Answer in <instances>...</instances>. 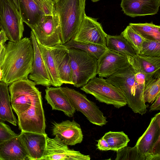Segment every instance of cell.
I'll use <instances>...</instances> for the list:
<instances>
[{"label": "cell", "instance_id": "6da1fadb", "mask_svg": "<svg viewBox=\"0 0 160 160\" xmlns=\"http://www.w3.org/2000/svg\"><path fill=\"white\" fill-rule=\"evenodd\" d=\"M34 57L30 38L25 37L18 42L9 41L0 54L1 81L9 86L21 79H28L31 72Z\"/></svg>", "mask_w": 160, "mask_h": 160}, {"label": "cell", "instance_id": "7a4b0ae2", "mask_svg": "<svg viewBox=\"0 0 160 160\" xmlns=\"http://www.w3.org/2000/svg\"><path fill=\"white\" fill-rule=\"evenodd\" d=\"M105 79L122 92L127 104L134 112L141 115L146 113L148 106L143 98L146 80L143 73L130 64Z\"/></svg>", "mask_w": 160, "mask_h": 160}, {"label": "cell", "instance_id": "3957f363", "mask_svg": "<svg viewBox=\"0 0 160 160\" xmlns=\"http://www.w3.org/2000/svg\"><path fill=\"white\" fill-rule=\"evenodd\" d=\"M59 18L62 44L74 39L84 16V0H59L54 4Z\"/></svg>", "mask_w": 160, "mask_h": 160}, {"label": "cell", "instance_id": "277c9868", "mask_svg": "<svg viewBox=\"0 0 160 160\" xmlns=\"http://www.w3.org/2000/svg\"><path fill=\"white\" fill-rule=\"evenodd\" d=\"M36 85L28 79L17 81L9 85L11 106L17 116L34 106L42 105L41 92Z\"/></svg>", "mask_w": 160, "mask_h": 160}, {"label": "cell", "instance_id": "5b68a950", "mask_svg": "<svg viewBox=\"0 0 160 160\" xmlns=\"http://www.w3.org/2000/svg\"><path fill=\"white\" fill-rule=\"evenodd\" d=\"M70 58L73 85L82 87L97 75L98 59L79 49L68 48Z\"/></svg>", "mask_w": 160, "mask_h": 160}, {"label": "cell", "instance_id": "8992f818", "mask_svg": "<svg viewBox=\"0 0 160 160\" xmlns=\"http://www.w3.org/2000/svg\"><path fill=\"white\" fill-rule=\"evenodd\" d=\"M81 89L94 96L99 102L112 105L117 108L127 104L122 92L102 77H94L82 87Z\"/></svg>", "mask_w": 160, "mask_h": 160}, {"label": "cell", "instance_id": "52a82bcc", "mask_svg": "<svg viewBox=\"0 0 160 160\" xmlns=\"http://www.w3.org/2000/svg\"><path fill=\"white\" fill-rule=\"evenodd\" d=\"M0 23L9 41L16 42L22 38L23 22L12 0H0Z\"/></svg>", "mask_w": 160, "mask_h": 160}, {"label": "cell", "instance_id": "ba28073f", "mask_svg": "<svg viewBox=\"0 0 160 160\" xmlns=\"http://www.w3.org/2000/svg\"><path fill=\"white\" fill-rule=\"evenodd\" d=\"M76 110L81 112L91 123L100 126L105 125L107 118L96 104L85 95L67 87H62Z\"/></svg>", "mask_w": 160, "mask_h": 160}, {"label": "cell", "instance_id": "9c48e42d", "mask_svg": "<svg viewBox=\"0 0 160 160\" xmlns=\"http://www.w3.org/2000/svg\"><path fill=\"white\" fill-rule=\"evenodd\" d=\"M31 30L38 42L42 45L51 47L62 44L60 20L55 11L52 14L44 16Z\"/></svg>", "mask_w": 160, "mask_h": 160}, {"label": "cell", "instance_id": "30bf717a", "mask_svg": "<svg viewBox=\"0 0 160 160\" xmlns=\"http://www.w3.org/2000/svg\"><path fill=\"white\" fill-rule=\"evenodd\" d=\"M23 22L32 29L43 16L55 12L54 4L50 0H17Z\"/></svg>", "mask_w": 160, "mask_h": 160}, {"label": "cell", "instance_id": "8fae6325", "mask_svg": "<svg viewBox=\"0 0 160 160\" xmlns=\"http://www.w3.org/2000/svg\"><path fill=\"white\" fill-rule=\"evenodd\" d=\"M68 145L56 136L47 137L46 146L40 160H90V156L79 151L70 149Z\"/></svg>", "mask_w": 160, "mask_h": 160}, {"label": "cell", "instance_id": "7c38bea8", "mask_svg": "<svg viewBox=\"0 0 160 160\" xmlns=\"http://www.w3.org/2000/svg\"><path fill=\"white\" fill-rule=\"evenodd\" d=\"M107 34L97 19L85 15L74 39L80 42L91 43L107 47Z\"/></svg>", "mask_w": 160, "mask_h": 160}, {"label": "cell", "instance_id": "4fadbf2b", "mask_svg": "<svg viewBox=\"0 0 160 160\" xmlns=\"http://www.w3.org/2000/svg\"><path fill=\"white\" fill-rule=\"evenodd\" d=\"M130 65L127 57L107 48L98 59L97 74L99 77L107 78Z\"/></svg>", "mask_w": 160, "mask_h": 160}, {"label": "cell", "instance_id": "5bb4252c", "mask_svg": "<svg viewBox=\"0 0 160 160\" xmlns=\"http://www.w3.org/2000/svg\"><path fill=\"white\" fill-rule=\"evenodd\" d=\"M34 51V57L32 71L29 75V79L33 81L36 85L46 87L52 85V82L47 71L40 48L33 32L31 30L30 38Z\"/></svg>", "mask_w": 160, "mask_h": 160}, {"label": "cell", "instance_id": "9a60e30c", "mask_svg": "<svg viewBox=\"0 0 160 160\" xmlns=\"http://www.w3.org/2000/svg\"><path fill=\"white\" fill-rule=\"evenodd\" d=\"M52 132L54 136L60 138L68 145L81 143L83 139L80 126L74 120L53 123Z\"/></svg>", "mask_w": 160, "mask_h": 160}, {"label": "cell", "instance_id": "2e32d148", "mask_svg": "<svg viewBox=\"0 0 160 160\" xmlns=\"http://www.w3.org/2000/svg\"><path fill=\"white\" fill-rule=\"evenodd\" d=\"M160 0H122L120 6L126 15L132 18L158 13Z\"/></svg>", "mask_w": 160, "mask_h": 160}, {"label": "cell", "instance_id": "e0dca14e", "mask_svg": "<svg viewBox=\"0 0 160 160\" xmlns=\"http://www.w3.org/2000/svg\"><path fill=\"white\" fill-rule=\"evenodd\" d=\"M28 154L29 160H40L46 149L47 135L21 131L19 135Z\"/></svg>", "mask_w": 160, "mask_h": 160}, {"label": "cell", "instance_id": "ac0fdd59", "mask_svg": "<svg viewBox=\"0 0 160 160\" xmlns=\"http://www.w3.org/2000/svg\"><path fill=\"white\" fill-rule=\"evenodd\" d=\"M45 91V98L52 110L62 111L69 117L74 116L76 110L62 87H47Z\"/></svg>", "mask_w": 160, "mask_h": 160}, {"label": "cell", "instance_id": "d6986e66", "mask_svg": "<svg viewBox=\"0 0 160 160\" xmlns=\"http://www.w3.org/2000/svg\"><path fill=\"white\" fill-rule=\"evenodd\" d=\"M52 48L61 81L63 84L73 85L68 49L62 44L52 47Z\"/></svg>", "mask_w": 160, "mask_h": 160}, {"label": "cell", "instance_id": "ffe728a7", "mask_svg": "<svg viewBox=\"0 0 160 160\" xmlns=\"http://www.w3.org/2000/svg\"><path fill=\"white\" fill-rule=\"evenodd\" d=\"M128 59L131 65L145 75L146 81L160 77V57H147L137 54Z\"/></svg>", "mask_w": 160, "mask_h": 160}, {"label": "cell", "instance_id": "44dd1931", "mask_svg": "<svg viewBox=\"0 0 160 160\" xmlns=\"http://www.w3.org/2000/svg\"><path fill=\"white\" fill-rule=\"evenodd\" d=\"M26 160L28 154L19 135L0 144V160Z\"/></svg>", "mask_w": 160, "mask_h": 160}, {"label": "cell", "instance_id": "7402d4cb", "mask_svg": "<svg viewBox=\"0 0 160 160\" xmlns=\"http://www.w3.org/2000/svg\"><path fill=\"white\" fill-rule=\"evenodd\" d=\"M160 136V126L155 117L152 118L145 131L138 139L135 146L139 153L146 157L148 154L154 143Z\"/></svg>", "mask_w": 160, "mask_h": 160}, {"label": "cell", "instance_id": "603a6c76", "mask_svg": "<svg viewBox=\"0 0 160 160\" xmlns=\"http://www.w3.org/2000/svg\"><path fill=\"white\" fill-rule=\"evenodd\" d=\"M8 85L0 82V120L8 122L16 126L17 119L14 114L9 94Z\"/></svg>", "mask_w": 160, "mask_h": 160}, {"label": "cell", "instance_id": "cb8c5ba5", "mask_svg": "<svg viewBox=\"0 0 160 160\" xmlns=\"http://www.w3.org/2000/svg\"><path fill=\"white\" fill-rule=\"evenodd\" d=\"M106 44L108 49L118 52L127 58H133L137 54L131 45L121 35H111L107 34Z\"/></svg>", "mask_w": 160, "mask_h": 160}, {"label": "cell", "instance_id": "d4e9b609", "mask_svg": "<svg viewBox=\"0 0 160 160\" xmlns=\"http://www.w3.org/2000/svg\"><path fill=\"white\" fill-rule=\"evenodd\" d=\"M38 43L50 78L52 86L55 87H61L63 84L59 78L52 54V47H48Z\"/></svg>", "mask_w": 160, "mask_h": 160}, {"label": "cell", "instance_id": "484cf974", "mask_svg": "<svg viewBox=\"0 0 160 160\" xmlns=\"http://www.w3.org/2000/svg\"><path fill=\"white\" fill-rule=\"evenodd\" d=\"M129 25L145 40L160 41V26L152 22L145 23H130Z\"/></svg>", "mask_w": 160, "mask_h": 160}, {"label": "cell", "instance_id": "4316f807", "mask_svg": "<svg viewBox=\"0 0 160 160\" xmlns=\"http://www.w3.org/2000/svg\"><path fill=\"white\" fill-rule=\"evenodd\" d=\"M67 48H74L85 52L98 59L107 49L96 44L78 42L72 39L63 44Z\"/></svg>", "mask_w": 160, "mask_h": 160}, {"label": "cell", "instance_id": "83f0119b", "mask_svg": "<svg viewBox=\"0 0 160 160\" xmlns=\"http://www.w3.org/2000/svg\"><path fill=\"white\" fill-rule=\"evenodd\" d=\"M108 143L110 150L117 151L127 146L130 139L123 131H110L105 133L103 137Z\"/></svg>", "mask_w": 160, "mask_h": 160}, {"label": "cell", "instance_id": "f1b7e54d", "mask_svg": "<svg viewBox=\"0 0 160 160\" xmlns=\"http://www.w3.org/2000/svg\"><path fill=\"white\" fill-rule=\"evenodd\" d=\"M160 93V77L146 81L143 92V98L145 102L152 103Z\"/></svg>", "mask_w": 160, "mask_h": 160}, {"label": "cell", "instance_id": "f546056e", "mask_svg": "<svg viewBox=\"0 0 160 160\" xmlns=\"http://www.w3.org/2000/svg\"><path fill=\"white\" fill-rule=\"evenodd\" d=\"M120 35L127 41L137 54H139L145 39L129 25L121 32Z\"/></svg>", "mask_w": 160, "mask_h": 160}, {"label": "cell", "instance_id": "4dcf8cb0", "mask_svg": "<svg viewBox=\"0 0 160 160\" xmlns=\"http://www.w3.org/2000/svg\"><path fill=\"white\" fill-rule=\"evenodd\" d=\"M146 157L139 152L137 147H124L117 151L115 160H145Z\"/></svg>", "mask_w": 160, "mask_h": 160}, {"label": "cell", "instance_id": "1f68e13d", "mask_svg": "<svg viewBox=\"0 0 160 160\" xmlns=\"http://www.w3.org/2000/svg\"><path fill=\"white\" fill-rule=\"evenodd\" d=\"M138 54L147 57H160V41L145 39Z\"/></svg>", "mask_w": 160, "mask_h": 160}, {"label": "cell", "instance_id": "d6a6232c", "mask_svg": "<svg viewBox=\"0 0 160 160\" xmlns=\"http://www.w3.org/2000/svg\"><path fill=\"white\" fill-rule=\"evenodd\" d=\"M18 135L4 122L0 120V144Z\"/></svg>", "mask_w": 160, "mask_h": 160}, {"label": "cell", "instance_id": "836d02e7", "mask_svg": "<svg viewBox=\"0 0 160 160\" xmlns=\"http://www.w3.org/2000/svg\"><path fill=\"white\" fill-rule=\"evenodd\" d=\"M160 155V136L154 143L149 153L147 155Z\"/></svg>", "mask_w": 160, "mask_h": 160}, {"label": "cell", "instance_id": "e575fe53", "mask_svg": "<svg viewBox=\"0 0 160 160\" xmlns=\"http://www.w3.org/2000/svg\"><path fill=\"white\" fill-rule=\"evenodd\" d=\"M97 148L100 150L107 151L110 150V148L105 139L102 137L98 141Z\"/></svg>", "mask_w": 160, "mask_h": 160}, {"label": "cell", "instance_id": "d590c367", "mask_svg": "<svg viewBox=\"0 0 160 160\" xmlns=\"http://www.w3.org/2000/svg\"><path fill=\"white\" fill-rule=\"evenodd\" d=\"M7 40H8V39L5 32L2 29H1L0 31V54L4 46L5 42Z\"/></svg>", "mask_w": 160, "mask_h": 160}, {"label": "cell", "instance_id": "8d00e7d4", "mask_svg": "<svg viewBox=\"0 0 160 160\" xmlns=\"http://www.w3.org/2000/svg\"><path fill=\"white\" fill-rule=\"evenodd\" d=\"M154 102L150 106L149 111L160 110V93L155 99Z\"/></svg>", "mask_w": 160, "mask_h": 160}, {"label": "cell", "instance_id": "74e56055", "mask_svg": "<svg viewBox=\"0 0 160 160\" xmlns=\"http://www.w3.org/2000/svg\"><path fill=\"white\" fill-rule=\"evenodd\" d=\"M145 160H160V155H148L146 156Z\"/></svg>", "mask_w": 160, "mask_h": 160}, {"label": "cell", "instance_id": "f35d334b", "mask_svg": "<svg viewBox=\"0 0 160 160\" xmlns=\"http://www.w3.org/2000/svg\"><path fill=\"white\" fill-rule=\"evenodd\" d=\"M154 117L158 124L160 126V113L159 112L156 114Z\"/></svg>", "mask_w": 160, "mask_h": 160}, {"label": "cell", "instance_id": "ab89813d", "mask_svg": "<svg viewBox=\"0 0 160 160\" xmlns=\"http://www.w3.org/2000/svg\"><path fill=\"white\" fill-rule=\"evenodd\" d=\"M12 0L13 2L14 3L15 6H16V7L17 8L18 10L19 11V9L18 3V2L17 0Z\"/></svg>", "mask_w": 160, "mask_h": 160}, {"label": "cell", "instance_id": "60d3db41", "mask_svg": "<svg viewBox=\"0 0 160 160\" xmlns=\"http://www.w3.org/2000/svg\"><path fill=\"white\" fill-rule=\"evenodd\" d=\"M2 78V70L0 67V82L1 81Z\"/></svg>", "mask_w": 160, "mask_h": 160}, {"label": "cell", "instance_id": "b9f144b4", "mask_svg": "<svg viewBox=\"0 0 160 160\" xmlns=\"http://www.w3.org/2000/svg\"><path fill=\"white\" fill-rule=\"evenodd\" d=\"M54 4L56 2L59 1V0H50Z\"/></svg>", "mask_w": 160, "mask_h": 160}, {"label": "cell", "instance_id": "7bdbcfd3", "mask_svg": "<svg viewBox=\"0 0 160 160\" xmlns=\"http://www.w3.org/2000/svg\"><path fill=\"white\" fill-rule=\"evenodd\" d=\"M100 0H91V1L93 2H96Z\"/></svg>", "mask_w": 160, "mask_h": 160}, {"label": "cell", "instance_id": "ee69618b", "mask_svg": "<svg viewBox=\"0 0 160 160\" xmlns=\"http://www.w3.org/2000/svg\"><path fill=\"white\" fill-rule=\"evenodd\" d=\"M1 27L0 23V31H1Z\"/></svg>", "mask_w": 160, "mask_h": 160}, {"label": "cell", "instance_id": "f6af8a7d", "mask_svg": "<svg viewBox=\"0 0 160 160\" xmlns=\"http://www.w3.org/2000/svg\"><path fill=\"white\" fill-rule=\"evenodd\" d=\"M84 0L85 1H86V0Z\"/></svg>", "mask_w": 160, "mask_h": 160}]
</instances>
